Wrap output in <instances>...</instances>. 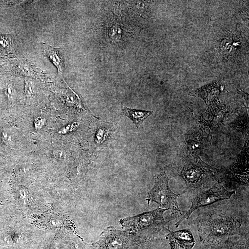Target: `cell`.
Instances as JSON below:
<instances>
[{
    "mask_svg": "<svg viewBox=\"0 0 249 249\" xmlns=\"http://www.w3.org/2000/svg\"><path fill=\"white\" fill-rule=\"evenodd\" d=\"M26 92L27 95L28 97L31 96L32 95V90L31 89V87L29 83H27L26 86Z\"/></svg>",
    "mask_w": 249,
    "mask_h": 249,
    "instance_id": "10",
    "label": "cell"
},
{
    "mask_svg": "<svg viewBox=\"0 0 249 249\" xmlns=\"http://www.w3.org/2000/svg\"><path fill=\"white\" fill-rule=\"evenodd\" d=\"M235 193V191H229L222 185L216 184L210 189L202 192L195 197L191 202V207L181 218L179 222L176 224V226L178 227L183 219H188L197 209L208 206L221 200L229 199Z\"/></svg>",
    "mask_w": 249,
    "mask_h": 249,
    "instance_id": "3",
    "label": "cell"
},
{
    "mask_svg": "<svg viewBox=\"0 0 249 249\" xmlns=\"http://www.w3.org/2000/svg\"><path fill=\"white\" fill-rule=\"evenodd\" d=\"M6 94H7V96H8L9 100L13 99V92L12 87L8 86L7 90H6Z\"/></svg>",
    "mask_w": 249,
    "mask_h": 249,
    "instance_id": "8",
    "label": "cell"
},
{
    "mask_svg": "<svg viewBox=\"0 0 249 249\" xmlns=\"http://www.w3.org/2000/svg\"><path fill=\"white\" fill-rule=\"evenodd\" d=\"M168 181L169 179L165 172L158 176L155 185L148 193L147 199L148 204L153 202L157 203L162 209L170 210L173 215L181 216L182 217L184 214L177 203L178 197L180 194H175L172 191Z\"/></svg>",
    "mask_w": 249,
    "mask_h": 249,
    "instance_id": "1",
    "label": "cell"
},
{
    "mask_svg": "<svg viewBox=\"0 0 249 249\" xmlns=\"http://www.w3.org/2000/svg\"><path fill=\"white\" fill-rule=\"evenodd\" d=\"M42 47L45 53L56 67L58 73L61 74L64 70V60L61 49L53 47L44 43H42Z\"/></svg>",
    "mask_w": 249,
    "mask_h": 249,
    "instance_id": "5",
    "label": "cell"
},
{
    "mask_svg": "<svg viewBox=\"0 0 249 249\" xmlns=\"http://www.w3.org/2000/svg\"><path fill=\"white\" fill-rule=\"evenodd\" d=\"M122 111L123 114L129 117L137 127L140 126L143 121L153 114V112L150 111L131 109L127 107H124Z\"/></svg>",
    "mask_w": 249,
    "mask_h": 249,
    "instance_id": "6",
    "label": "cell"
},
{
    "mask_svg": "<svg viewBox=\"0 0 249 249\" xmlns=\"http://www.w3.org/2000/svg\"><path fill=\"white\" fill-rule=\"evenodd\" d=\"M167 236L172 249H192L195 244L192 232L188 229L170 232Z\"/></svg>",
    "mask_w": 249,
    "mask_h": 249,
    "instance_id": "4",
    "label": "cell"
},
{
    "mask_svg": "<svg viewBox=\"0 0 249 249\" xmlns=\"http://www.w3.org/2000/svg\"><path fill=\"white\" fill-rule=\"evenodd\" d=\"M167 210L158 207L151 211L124 219L120 223L124 229L131 231L159 229L166 223L163 215Z\"/></svg>",
    "mask_w": 249,
    "mask_h": 249,
    "instance_id": "2",
    "label": "cell"
},
{
    "mask_svg": "<svg viewBox=\"0 0 249 249\" xmlns=\"http://www.w3.org/2000/svg\"><path fill=\"white\" fill-rule=\"evenodd\" d=\"M10 45L9 40L4 36L0 35V47L6 48Z\"/></svg>",
    "mask_w": 249,
    "mask_h": 249,
    "instance_id": "7",
    "label": "cell"
},
{
    "mask_svg": "<svg viewBox=\"0 0 249 249\" xmlns=\"http://www.w3.org/2000/svg\"><path fill=\"white\" fill-rule=\"evenodd\" d=\"M43 121L42 119L39 118L37 119L36 120L35 123V126L36 128H40L43 126Z\"/></svg>",
    "mask_w": 249,
    "mask_h": 249,
    "instance_id": "9",
    "label": "cell"
}]
</instances>
